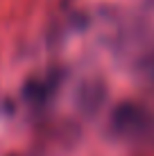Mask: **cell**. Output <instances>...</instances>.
I'll list each match as a JSON object with an SVG mask.
<instances>
[{"label": "cell", "instance_id": "cell-1", "mask_svg": "<svg viewBox=\"0 0 154 156\" xmlns=\"http://www.w3.org/2000/svg\"><path fill=\"white\" fill-rule=\"evenodd\" d=\"M116 129L125 136L147 133L152 129V113H147L138 104H125L116 113Z\"/></svg>", "mask_w": 154, "mask_h": 156}, {"label": "cell", "instance_id": "cell-2", "mask_svg": "<svg viewBox=\"0 0 154 156\" xmlns=\"http://www.w3.org/2000/svg\"><path fill=\"white\" fill-rule=\"evenodd\" d=\"M147 68H150V75L154 77V55H152V59H150V63H147Z\"/></svg>", "mask_w": 154, "mask_h": 156}]
</instances>
